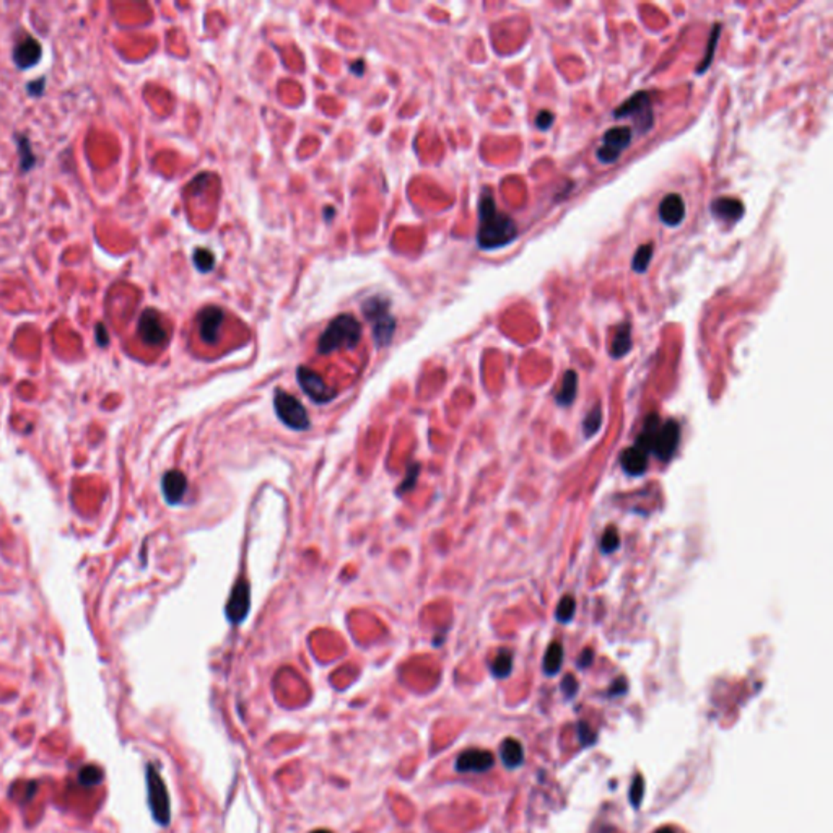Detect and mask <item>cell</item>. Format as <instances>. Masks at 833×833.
<instances>
[{
    "instance_id": "obj_10",
    "label": "cell",
    "mask_w": 833,
    "mask_h": 833,
    "mask_svg": "<svg viewBox=\"0 0 833 833\" xmlns=\"http://www.w3.org/2000/svg\"><path fill=\"white\" fill-rule=\"evenodd\" d=\"M296 379H298L301 389H303L315 402L326 404V402L334 399L335 391L332 388H329L320 374L310 370V368L300 366L298 371H296Z\"/></svg>"
},
{
    "instance_id": "obj_31",
    "label": "cell",
    "mask_w": 833,
    "mask_h": 833,
    "mask_svg": "<svg viewBox=\"0 0 833 833\" xmlns=\"http://www.w3.org/2000/svg\"><path fill=\"white\" fill-rule=\"evenodd\" d=\"M601 420H602V413H601L599 407H596V409L592 410L589 413V415L584 418V425H583V427H584V435L588 436V438H589V436L594 435L597 432V430H599Z\"/></svg>"
},
{
    "instance_id": "obj_27",
    "label": "cell",
    "mask_w": 833,
    "mask_h": 833,
    "mask_svg": "<svg viewBox=\"0 0 833 833\" xmlns=\"http://www.w3.org/2000/svg\"><path fill=\"white\" fill-rule=\"evenodd\" d=\"M194 264L200 272H210L215 266V257L209 249H195L194 253Z\"/></svg>"
},
{
    "instance_id": "obj_38",
    "label": "cell",
    "mask_w": 833,
    "mask_h": 833,
    "mask_svg": "<svg viewBox=\"0 0 833 833\" xmlns=\"http://www.w3.org/2000/svg\"><path fill=\"white\" fill-rule=\"evenodd\" d=\"M625 690H627V682H625L624 679H619V680L616 682V684H614L612 689H611V695H612V697L622 695V693H624Z\"/></svg>"
},
{
    "instance_id": "obj_33",
    "label": "cell",
    "mask_w": 833,
    "mask_h": 833,
    "mask_svg": "<svg viewBox=\"0 0 833 833\" xmlns=\"http://www.w3.org/2000/svg\"><path fill=\"white\" fill-rule=\"evenodd\" d=\"M553 121H555V116H553L552 111L542 109L538 117H535V126H538L540 131H547V129L552 127Z\"/></svg>"
},
{
    "instance_id": "obj_15",
    "label": "cell",
    "mask_w": 833,
    "mask_h": 833,
    "mask_svg": "<svg viewBox=\"0 0 833 833\" xmlns=\"http://www.w3.org/2000/svg\"><path fill=\"white\" fill-rule=\"evenodd\" d=\"M685 202L680 194H668L659 204V218L664 225L677 227L685 218Z\"/></svg>"
},
{
    "instance_id": "obj_20",
    "label": "cell",
    "mask_w": 833,
    "mask_h": 833,
    "mask_svg": "<svg viewBox=\"0 0 833 833\" xmlns=\"http://www.w3.org/2000/svg\"><path fill=\"white\" fill-rule=\"evenodd\" d=\"M631 327L628 322H624L620 324V326L616 329V334H614V339H612V347H611V355L614 359H622L624 355H627L628 352L631 350Z\"/></svg>"
},
{
    "instance_id": "obj_14",
    "label": "cell",
    "mask_w": 833,
    "mask_h": 833,
    "mask_svg": "<svg viewBox=\"0 0 833 833\" xmlns=\"http://www.w3.org/2000/svg\"><path fill=\"white\" fill-rule=\"evenodd\" d=\"M249 604H251L249 584L246 583L244 579H238V583L234 584L230 599H228V604H227V617L230 619V622H233V624L243 622L246 614H248V611H249Z\"/></svg>"
},
{
    "instance_id": "obj_25",
    "label": "cell",
    "mask_w": 833,
    "mask_h": 833,
    "mask_svg": "<svg viewBox=\"0 0 833 833\" xmlns=\"http://www.w3.org/2000/svg\"><path fill=\"white\" fill-rule=\"evenodd\" d=\"M719 36H721V25L718 23V25L713 26L712 36H709V41H708V46H707L705 59H703L702 62H700V65H698L697 74H703V72H707L709 64L713 62V58H714V53H717V46H718V41H719Z\"/></svg>"
},
{
    "instance_id": "obj_42",
    "label": "cell",
    "mask_w": 833,
    "mask_h": 833,
    "mask_svg": "<svg viewBox=\"0 0 833 833\" xmlns=\"http://www.w3.org/2000/svg\"><path fill=\"white\" fill-rule=\"evenodd\" d=\"M311 833H332V832H329V830H315V832H311Z\"/></svg>"
},
{
    "instance_id": "obj_24",
    "label": "cell",
    "mask_w": 833,
    "mask_h": 833,
    "mask_svg": "<svg viewBox=\"0 0 833 833\" xmlns=\"http://www.w3.org/2000/svg\"><path fill=\"white\" fill-rule=\"evenodd\" d=\"M653 253H654V248H653L651 243L640 246L633 256V261H631V269H633L636 273H645L648 271V267H650V264H651Z\"/></svg>"
},
{
    "instance_id": "obj_26",
    "label": "cell",
    "mask_w": 833,
    "mask_h": 833,
    "mask_svg": "<svg viewBox=\"0 0 833 833\" xmlns=\"http://www.w3.org/2000/svg\"><path fill=\"white\" fill-rule=\"evenodd\" d=\"M16 141H18V150L21 155V170L30 171V168L36 163L35 155L31 152L30 141L25 136H16Z\"/></svg>"
},
{
    "instance_id": "obj_12",
    "label": "cell",
    "mask_w": 833,
    "mask_h": 833,
    "mask_svg": "<svg viewBox=\"0 0 833 833\" xmlns=\"http://www.w3.org/2000/svg\"><path fill=\"white\" fill-rule=\"evenodd\" d=\"M225 321V312L218 306H207L197 316V326L200 339L205 344H215L220 337V331Z\"/></svg>"
},
{
    "instance_id": "obj_35",
    "label": "cell",
    "mask_w": 833,
    "mask_h": 833,
    "mask_svg": "<svg viewBox=\"0 0 833 833\" xmlns=\"http://www.w3.org/2000/svg\"><path fill=\"white\" fill-rule=\"evenodd\" d=\"M44 85H46V80L44 78H39L36 82H31L26 85V90L28 93L31 94V97H39V94H43L44 92Z\"/></svg>"
},
{
    "instance_id": "obj_9",
    "label": "cell",
    "mask_w": 833,
    "mask_h": 833,
    "mask_svg": "<svg viewBox=\"0 0 833 833\" xmlns=\"http://www.w3.org/2000/svg\"><path fill=\"white\" fill-rule=\"evenodd\" d=\"M679 440H680L679 423L674 422V420H669L664 425H661V427L656 430V433H654L651 451L659 457V459L666 462L675 454V451H677Z\"/></svg>"
},
{
    "instance_id": "obj_36",
    "label": "cell",
    "mask_w": 833,
    "mask_h": 833,
    "mask_svg": "<svg viewBox=\"0 0 833 833\" xmlns=\"http://www.w3.org/2000/svg\"><path fill=\"white\" fill-rule=\"evenodd\" d=\"M418 471H420V466H413V472H412V474H410V471H409V474H407V475H409V477H407L405 482L401 485L399 495H401V494H404V491H405V490H409L410 487H413V484H415V480H417Z\"/></svg>"
},
{
    "instance_id": "obj_3",
    "label": "cell",
    "mask_w": 833,
    "mask_h": 833,
    "mask_svg": "<svg viewBox=\"0 0 833 833\" xmlns=\"http://www.w3.org/2000/svg\"><path fill=\"white\" fill-rule=\"evenodd\" d=\"M363 315L373 324V337L379 347L388 345L396 331V320L389 311L388 300L373 296L361 306Z\"/></svg>"
},
{
    "instance_id": "obj_29",
    "label": "cell",
    "mask_w": 833,
    "mask_h": 833,
    "mask_svg": "<svg viewBox=\"0 0 833 833\" xmlns=\"http://www.w3.org/2000/svg\"><path fill=\"white\" fill-rule=\"evenodd\" d=\"M575 614V599L572 596H563L562 601L558 602L555 617L558 622H570V619Z\"/></svg>"
},
{
    "instance_id": "obj_21",
    "label": "cell",
    "mask_w": 833,
    "mask_h": 833,
    "mask_svg": "<svg viewBox=\"0 0 833 833\" xmlns=\"http://www.w3.org/2000/svg\"><path fill=\"white\" fill-rule=\"evenodd\" d=\"M577 389H578V374H577V371L568 370L567 373H565V376L562 379L560 391H558V394H557L558 404H562V405L572 404L575 398H577Z\"/></svg>"
},
{
    "instance_id": "obj_18",
    "label": "cell",
    "mask_w": 833,
    "mask_h": 833,
    "mask_svg": "<svg viewBox=\"0 0 833 833\" xmlns=\"http://www.w3.org/2000/svg\"><path fill=\"white\" fill-rule=\"evenodd\" d=\"M713 215L724 222H737L744 215V205L739 199L718 197L712 202Z\"/></svg>"
},
{
    "instance_id": "obj_32",
    "label": "cell",
    "mask_w": 833,
    "mask_h": 833,
    "mask_svg": "<svg viewBox=\"0 0 833 833\" xmlns=\"http://www.w3.org/2000/svg\"><path fill=\"white\" fill-rule=\"evenodd\" d=\"M643 793H645V781H643L641 775H636L635 780H633V785H631V790H630V802L633 804V807H636V809L640 807Z\"/></svg>"
},
{
    "instance_id": "obj_11",
    "label": "cell",
    "mask_w": 833,
    "mask_h": 833,
    "mask_svg": "<svg viewBox=\"0 0 833 833\" xmlns=\"http://www.w3.org/2000/svg\"><path fill=\"white\" fill-rule=\"evenodd\" d=\"M495 763V757L490 751L484 748H467L456 758V771L459 773H484Z\"/></svg>"
},
{
    "instance_id": "obj_28",
    "label": "cell",
    "mask_w": 833,
    "mask_h": 833,
    "mask_svg": "<svg viewBox=\"0 0 833 833\" xmlns=\"http://www.w3.org/2000/svg\"><path fill=\"white\" fill-rule=\"evenodd\" d=\"M78 780H80L83 786L98 785V783H102L103 780V771L98 767H94V765H87V767H83L80 770V773H78Z\"/></svg>"
},
{
    "instance_id": "obj_23",
    "label": "cell",
    "mask_w": 833,
    "mask_h": 833,
    "mask_svg": "<svg viewBox=\"0 0 833 833\" xmlns=\"http://www.w3.org/2000/svg\"><path fill=\"white\" fill-rule=\"evenodd\" d=\"M511 669H513V654L506 650H503L496 654L494 663H491V674H494L495 677H499V679H505L511 674Z\"/></svg>"
},
{
    "instance_id": "obj_7",
    "label": "cell",
    "mask_w": 833,
    "mask_h": 833,
    "mask_svg": "<svg viewBox=\"0 0 833 833\" xmlns=\"http://www.w3.org/2000/svg\"><path fill=\"white\" fill-rule=\"evenodd\" d=\"M633 141V132L628 126H617L609 129L602 137V145L597 148L596 156L604 165L616 163L628 145Z\"/></svg>"
},
{
    "instance_id": "obj_6",
    "label": "cell",
    "mask_w": 833,
    "mask_h": 833,
    "mask_svg": "<svg viewBox=\"0 0 833 833\" xmlns=\"http://www.w3.org/2000/svg\"><path fill=\"white\" fill-rule=\"evenodd\" d=\"M614 116H616L617 119L630 117V119H633L636 122V126L640 127L641 132H648L653 127V108L650 93L638 92L631 94L628 99H625V102L614 111Z\"/></svg>"
},
{
    "instance_id": "obj_1",
    "label": "cell",
    "mask_w": 833,
    "mask_h": 833,
    "mask_svg": "<svg viewBox=\"0 0 833 833\" xmlns=\"http://www.w3.org/2000/svg\"><path fill=\"white\" fill-rule=\"evenodd\" d=\"M518 238V225L511 217L496 209L494 195L485 189L479 199V228L477 244L480 249L490 251L511 244Z\"/></svg>"
},
{
    "instance_id": "obj_37",
    "label": "cell",
    "mask_w": 833,
    "mask_h": 833,
    "mask_svg": "<svg viewBox=\"0 0 833 833\" xmlns=\"http://www.w3.org/2000/svg\"><path fill=\"white\" fill-rule=\"evenodd\" d=\"M592 659H594V653H592V650H589V648H588V650H584L583 653H581V656L578 659V666L581 669L589 668L591 664H592Z\"/></svg>"
},
{
    "instance_id": "obj_8",
    "label": "cell",
    "mask_w": 833,
    "mask_h": 833,
    "mask_svg": "<svg viewBox=\"0 0 833 833\" xmlns=\"http://www.w3.org/2000/svg\"><path fill=\"white\" fill-rule=\"evenodd\" d=\"M138 337L150 347H161L168 342V329L155 310H145L137 324Z\"/></svg>"
},
{
    "instance_id": "obj_22",
    "label": "cell",
    "mask_w": 833,
    "mask_h": 833,
    "mask_svg": "<svg viewBox=\"0 0 833 833\" xmlns=\"http://www.w3.org/2000/svg\"><path fill=\"white\" fill-rule=\"evenodd\" d=\"M562 663H563V646H562V643L553 641L545 651L544 673L547 675H550V677L552 675L558 674V670H560V668H562Z\"/></svg>"
},
{
    "instance_id": "obj_30",
    "label": "cell",
    "mask_w": 833,
    "mask_h": 833,
    "mask_svg": "<svg viewBox=\"0 0 833 833\" xmlns=\"http://www.w3.org/2000/svg\"><path fill=\"white\" fill-rule=\"evenodd\" d=\"M620 545V535H619V530L611 526L606 533L602 535V540H601V549L606 552V553H611V552H616Z\"/></svg>"
},
{
    "instance_id": "obj_13",
    "label": "cell",
    "mask_w": 833,
    "mask_h": 833,
    "mask_svg": "<svg viewBox=\"0 0 833 833\" xmlns=\"http://www.w3.org/2000/svg\"><path fill=\"white\" fill-rule=\"evenodd\" d=\"M41 55H43L41 44H39L38 39H35L30 35L25 36L23 39H20V41L16 43L15 48H13V62L20 70L33 69V67H35L39 60H41Z\"/></svg>"
},
{
    "instance_id": "obj_41",
    "label": "cell",
    "mask_w": 833,
    "mask_h": 833,
    "mask_svg": "<svg viewBox=\"0 0 833 833\" xmlns=\"http://www.w3.org/2000/svg\"><path fill=\"white\" fill-rule=\"evenodd\" d=\"M654 833H682L679 830H675L674 827H661V829H658Z\"/></svg>"
},
{
    "instance_id": "obj_19",
    "label": "cell",
    "mask_w": 833,
    "mask_h": 833,
    "mask_svg": "<svg viewBox=\"0 0 833 833\" xmlns=\"http://www.w3.org/2000/svg\"><path fill=\"white\" fill-rule=\"evenodd\" d=\"M501 762L506 768H518L524 763V747L523 744L516 739H505L501 742L500 747Z\"/></svg>"
},
{
    "instance_id": "obj_2",
    "label": "cell",
    "mask_w": 833,
    "mask_h": 833,
    "mask_svg": "<svg viewBox=\"0 0 833 833\" xmlns=\"http://www.w3.org/2000/svg\"><path fill=\"white\" fill-rule=\"evenodd\" d=\"M361 339V324L355 316L339 315L329 322L317 342V352L322 355L340 349H354Z\"/></svg>"
},
{
    "instance_id": "obj_17",
    "label": "cell",
    "mask_w": 833,
    "mask_h": 833,
    "mask_svg": "<svg viewBox=\"0 0 833 833\" xmlns=\"http://www.w3.org/2000/svg\"><path fill=\"white\" fill-rule=\"evenodd\" d=\"M648 452L643 450L641 446L633 445L628 450H625L620 456V462H622L624 471L630 475H641L648 469Z\"/></svg>"
},
{
    "instance_id": "obj_4",
    "label": "cell",
    "mask_w": 833,
    "mask_h": 833,
    "mask_svg": "<svg viewBox=\"0 0 833 833\" xmlns=\"http://www.w3.org/2000/svg\"><path fill=\"white\" fill-rule=\"evenodd\" d=\"M147 788H148V804L150 810L156 824L166 827L171 820L170 796L160 771L152 763L147 767Z\"/></svg>"
},
{
    "instance_id": "obj_5",
    "label": "cell",
    "mask_w": 833,
    "mask_h": 833,
    "mask_svg": "<svg viewBox=\"0 0 833 833\" xmlns=\"http://www.w3.org/2000/svg\"><path fill=\"white\" fill-rule=\"evenodd\" d=\"M273 407H276L277 417L287 425V427L293 430H306L310 428V415L303 404L295 398V396L288 394L287 391L277 389L276 396H273Z\"/></svg>"
},
{
    "instance_id": "obj_39",
    "label": "cell",
    "mask_w": 833,
    "mask_h": 833,
    "mask_svg": "<svg viewBox=\"0 0 833 833\" xmlns=\"http://www.w3.org/2000/svg\"><path fill=\"white\" fill-rule=\"evenodd\" d=\"M579 736H581V742L583 744L594 742V737H589V728L588 726H584V723H579Z\"/></svg>"
},
{
    "instance_id": "obj_16",
    "label": "cell",
    "mask_w": 833,
    "mask_h": 833,
    "mask_svg": "<svg viewBox=\"0 0 833 833\" xmlns=\"http://www.w3.org/2000/svg\"><path fill=\"white\" fill-rule=\"evenodd\" d=\"M161 490H163L165 500L170 505H176L183 500L187 490V479L181 471H168L161 480Z\"/></svg>"
},
{
    "instance_id": "obj_34",
    "label": "cell",
    "mask_w": 833,
    "mask_h": 833,
    "mask_svg": "<svg viewBox=\"0 0 833 833\" xmlns=\"http://www.w3.org/2000/svg\"><path fill=\"white\" fill-rule=\"evenodd\" d=\"M562 690L565 692V695H567V698H573L575 695H577V690H578V682H577V679H575L573 675L568 674L567 677H565L563 682H562Z\"/></svg>"
},
{
    "instance_id": "obj_40",
    "label": "cell",
    "mask_w": 833,
    "mask_h": 833,
    "mask_svg": "<svg viewBox=\"0 0 833 833\" xmlns=\"http://www.w3.org/2000/svg\"><path fill=\"white\" fill-rule=\"evenodd\" d=\"M97 337H98V342L102 345H104V340H108V334H106V329L103 327V324H98Z\"/></svg>"
}]
</instances>
